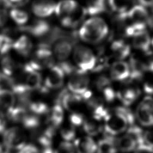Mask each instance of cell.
I'll use <instances>...</instances> for the list:
<instances>
[{"label": "cell", "mask_w": 153, "mask_h": 153, "mask_svg": "<svg viewBox=\"0 0 153 153\" xmlns=\"http://www.w3.org/2000/svg\"><path fill=\"white\" fill-rule=\"evenodd\" d=\"M72 53L74 63L78 70L85 72L93 71L96 63L97 57L90 48L78 44L75 46Z\"/></svg>", "instance_id": "3957f363"}, {"label": "cell", "mask_w": 153, "mask_h": 153, "mask_svg": "<svg viewBox=\"0 0 153 153\" xmlns=\"http://www.w3.org/2000/svg\"><path fill=\"white\" fill-rule=\"evenodd\" d=\"M12 79L4 75V74L0 73V90L2 89H7L5 86L11 87Z\"/></svg>", "instance_id": "bcb514c9"}, {"label": "cell", "mask_w": 153, "mask_h": 153, "mask_svg": "<svg viewBox=\"0 0 153 153\" xmlns=\"http://www.w3.org/2000/svg\"><path fill=\"white\" fill-rule=\"evenodd\" d=\"M13 48L20 55L27 57L32 52L33 43L27 36L23 35L19 37L13 42Z\"/></svg>", "instance_id": "cb8c5ba5"}, {"label": "cell", "mask_w": 153, "mask_h": 153, "mask_svg": "<svg viewBox=\"0 0 153 153\" xmlns=\"http://www.w3.org/2000/svg\"><path fill=\"white\" fill-rule=\"evenodd\" d=\"M11 4V5H16L17 6L22 4H25L27 0H8Z\"/></svg>", "instance_id": "f5cc1de1"}, {"label": "cell", "mask_w": 153, "mask_h": 153, "mask_svg": "<svg viewBox=\"0 0 153 153\" xmlns=\"http://www.w3.org/2000/svg\"><path fill=\"white\" fill-rule=\"evenodd\" d=\"M110 79L116 81H124L129 79L130 69L127 63L118 60L111 64L110 67Z\"/></svg>", "instance_id": "9a60e30c"}, {"label": "cell", "mask_w": 153, "mask_h": 153, "mask_svg": "<svg viewBox=\"0 0 153 153\" xmlns=\"http://www.w3.org/2000/svg\"><path fill=\"white\" fill-rule=\"evenodd\" d=\"M139 3V5H142L143 7L148 8L153 7V0H137Z\"/></svg>", "instance_id": "f907efd6"}, {"label": "cell", "mask_w": 153, "mask_h": 153, "mask_svg": "<svg viewBox=\"0 0 153 153\" xmlns=\"http://www.w3.org/2000/svg\"><path fill=\"white\" fill-rule=\"evenodd\" d=\"M131 0H107V6L116 15L127 13L130 8V3Z\"/></svg>", "instance_id": "83f0119b"}, {"label": "cell", "mask_w": 153, "mask_h": 153, "mask_svg": "<svg viewBox=\"0 0 153 153\" xmlns=\"http://www.w3.org/2000/svg\"><path fill=\"white\" fill-rule=\"evenodd\" d=\"M90 79L87 72L77 70L71 76L68 82L69 92L82 96L88 90Z\"/></svg>", "instance_id": "ba28073f"}, {"label": "cell", "mask_w": 153, "mask_h": 153, "mask_svg": "<svg viewBox=\"0 0 153 153\" xmlns=\"http://www.w3.org/2000/svg\"><path fill=\"white\" fill-rule=\"evenodd\" d=\"M27 136L25 131L20 127L13 126L3 133V142L9 151H19L27 143Z\"/></svg>", "instance_id": "277c9868"}, {"label": "cell", "mask_w": 153, "mask_h": 153, "mask_svg": "<svg viewBox=\"0 0 153 153\" xmlns=\"http://www.w3.org/2000/svg\"><path fill=\"white\" fill-rule=\"evenodd\" d=\"M0 153H3V151H2V145L0 143Z\"/></svg>", "instance_id": "db71d44e"}, {"label": "cell", "mask_w": 153, "mask_h": 153, "mask_svg": "<svg viewBox=\"0 0 153 153\" xmlns=\"http://www.w3.org/2000/svg\"><path fill=\"white\" fill-rule=\"evenodd\" d=\"M143 88L144 91L149 94L148 96L153 95V75L148 76L143 83Z\"/></svg>", "instance_id": "7bdbcfd3"}, {"label": "cell", "mask_w": 153, "mask_h": 153, "mask_svg": "<svg viewBox=\"0 0 153 153\" xmlns=\"http://www.w3.org/2000/svg\"><path fill=\"white\" fill-rule=\"evenodd\" d=\"M65 74L59 65L51 68L45 77L44 86L47 90H56L62 87L64 84Z\"/></svg>", "instance_id": "30bf717a"}, {"label": "cell", "mask_w": 153, "mask_h": 153, "mask_svg": "<svg viewBox=\"0 0 153 153\" xmlns=\"http://www.w3.org/2000/svg\"><path fill=\"white\" fill-rule=\"evenodd\" d=\"M151 45L153 46V37L151 38Z\"/></svg>", "instance_id": "11a10c76"}, {"label": "cell", "mask_w": 153, "mask_h": 153, "mask_svg": "<svg viewBox=\"0 0 153 153\" xmlns=\"http://www.w3.org/2000/svg\"><path fill=\"white\" fill-rule=\"evenodd\" d=\"M78 5L75 0H62L56 4L54 13L61 19L73 13Z\"/></svg>", "instance_id": "d4e9b609"}, {"label": "cell", "mask_w": 153, "mask_h": 153, "mask_svg": "<svg viewBox=\"0 0 153 153\" xmlns=\"http://www.w3.org/2000/svg\"><path fill=\"white\" fill-rule=\"evenodd\" d=\"M74 145L76 153H96L97 142L92 137L84 135L76 137L74 140Z\"/></svg>", "instance_id": "e0dca14e"}, {"label": "cell", "mask_w": 153, "mask_h": 153, "mask_svg": "<svg viewBox=\"0 0 153 153\" xmlns=\"http://www.w3.org/2000/svg\"><path fill=\"white\" fill-rule=\"evenodd\" d=\"M115 145L117 150L123 152H128L134 151L139 143L132 134L126 131L124 134L115 140Z\"/></svg>", "instance_id": "44dd1931"}, {"label": "cell", "mask_w": 153, "mask_h": 153, "mask_svg": "<svg viewBox=\"0 0 153 153\" xmlns=\"http://www.w3.org/2000/svg\"><path fill=\"white\" fill-rule=\"evenodd\" d=\"M76 39L75 33H68L66 35L59 38L54 44L52 53L55 59L59 61H66L72 52L73 42Z\"/></svg>", "instance_id": "5b68a950"}, {"label": "cell", "mask_w": 153, "mask_h": 153, "mask_svg": "<svg viewBox=\"0 0 153 153\" xmlns=\"http://www.w3.org/2000/svg\"><path fill=\"white\" fill-rule=\"evenodd\" d=\"M55 58L50 48L38 47L35 51L32 59L29 64L35 69L41 71L44 69H50L54 66Z\"/></svg>", "instance_id": "52a82bcc"}, {"label": "cell", "mask_w": 153, "mask_h": 153, "mask_svg": "<svg viewBox=\"0 0 153 153\" xmlns=\"http://www.w3.org/2000/svg\"><path fill=\"white\" fill-rule=\"evenodd\" d=\"M134 115L127 106H118L108 112L103 120V130L108 136L114 137L126 132L134 124Z\"/></svg>", "instance_id": "6da1fadb"}, {"label": "cell", "mask_w": 153, "mask_h": 153, "mask_svg": "<svg viewBox=\"0 0 153 153\" xmlns=\"http://www.w3.org/2000/svg\"><path fill=\"white\" fill-rule=\"evenodd\" d=\"M134 153H153V148L145 143L140 144L134 149Z\"/></svg>", "instance_id": "7dc6e473"}, {"label": "cell", "mask_w": 153, "mask_h": 153, "mask_svg": "<svg viewBox=\"0 0 153 153\" xmlns=\"http://www.w3.org/2000/svg\"><path fill=\"white\" fill-rule=\"evenodd\" d=\"M51 28L47 21L43 19H36L28 25L20 27L19 29L33 36L42 38L50 32Z\"/></svg>", "instance_id": "8fae6325"}, {"label": "cell", "mask_w": 153, "mask_h": 153, "mask_svg": "<svg viewBox=\"0 0 153 153\" xmlns=\"http://www.w3.org/2000/svg\"><path fill=\"white\" fill-rule=\"evenodd\" d=\"M130 80H140L142 78L145 72H146L144 61L137 56H132L129 60Z\"/></svg>", "instance_id": "d6986e66"}, {"label": "cell", "mask_w": 153, "mask_h": 153, "mask_svg": "<svg viewBox=\"0 0 153 153\" xmlns=\"http://www.w3.org/2000/svg\"><path fill=\"white\" fill-rule=\"evenodd\" d=\"M75 128L69 123L62 126L60 129V134L63 140L72 142L76 138Z\"/></svg>", "instance_id": "e575fe53"}, {"label": "cell", "mask_w": 153, "mask_h": 153, "mask_svg": "<svg viewBox=\"0 0 153 153\" xmlns=\"http://www.w3.org/2000/svg\"><path fill=\"white\" fill-rule=\"evenodd\" d=\"M58 99L59 102L57 103H59L64 109L71 113L79 112L83 102L81 96L67 91H63L60 94Z\"/></svg>", "instance_id": "9c48e42d"}, {"label": "cell", "mask_w": 153, "mask_h": 153, "mask_svg": "<svg viewBox=\"0 0 153 153\" xmlns=\"http://www.w3.org/2000/svg\"><path fill=\"white\" fill-rule=\"evenodd\" d=\"M141 91L136 86H127L117 91V98L124 106L133 104L140 96Z\"/></svg>", "instance_id": "2e32d148"}, {"label": "cell", "mask_w": 153, "mask_h": 153, "mask_svg": "<svg viewBox=\"0 0 153 153\" xmlns=\"http://www.w3.org/2000/svg\"><path fill=\"white\" fill-rule=\"evenodd\" d=\"M16 95L9 89L0 90V117H8L16 106Z\"/></svg>", "instance_id": "7c38bea8"}, {"label": "cell", "mask_w": 153, "mask_h": 153, "mask_svg": "<svg viewBox=\"0 0 153 153\" xmlns=\"http://www.w3.org/2000/svg\"><path fill=\"white\" fill-rule=\"evenodd\" d=\"M110 48L112 56L118 59V60H122L128 57L130 53V45L121 39L113 41Z\"/></svg>", "instance_id": "603a6c76"}, {"label": "cell", "mask_w": 153, "mask_h": 153, "mask_svg": "<svg viewBox=\"0 0 153 153\" xmlns=\"http://www.w3.org/2000/svg\"><path fill=\"white\" fill-rule=\"evenodd\" d=\"M13 41L12 38L7 33H0V53L6 54L13 48Z\"/></svg>", "instance_id": "8d00e7d4"}, {"label": "cell", "mask_w": 153, "mask_h": 153, "mask_svg": "<svg viewBox=\"0 0 153 153\" xmlns=\"http://www.w3.org/2000/svg\"><path fill=\"white\" fill-rule=\"evenodd\" d=\"M55 153H76L72 142L62 141L54 149Z\"/></svg>", "instance_id": "74e56055"}, {"label": "cell", "mask_w": 153, "mask_h": 153, "mask_svg": "<svg viewBox=\"0 0 153 153\" xmlns=\"http://www.w3.org/2000/svg\"><path fill=\"white\" fill-rule=\"evenodd\" d=\"M107 0H89L85 7L87 14L96 16L107 10Z\"/></svg>", "instance_id": "f1b7e54d"}, {"label": "cell", "mask_w": 153, "mask_h": 153, "mask_svg": "<svg viewBox=\"0 0 153 153\" xmlns=\"http://www.w3.org/2000/svg\"><path fill=\"white\" fill-rule=\"evenodd\" d=\"M17 153H39V148L34 144L27 143Z\"/></svg>", "instance_id": "ee69618b"}, {"label": "cell", "mask_w": 153, "mask_h": 153, "mask_svg": "<svg viewBox=\"0 0 153 153\" xmlns=\"http://www.w3.org/2000/svg\"><path fill=\"white\" fill-rule=\"evenodd\" d=\"M143 143L153 148V129H149L144 131Z\"/></svg>", "instance_id": "f6af8a7d"}, {"label": "cell", "mask_w": 153, "mask_h": 153, "mask_svg": "<svg viewBox=\"0 0 153 153\" xmlns=\"http://www.w3.org/2000/svg\"><path fill=\"white\" fill-rule=\"evenodd\" d=\"M148 111L153 122V97L151 96H146L141 102Z\"/></svg>", "instance_id": "b9f144b4"}, {"label": "cell", "mask_w": 153, "mask_h": 153, "mask_svg": "<svg viewBox=\"0 0 153 153\" xmlns=\"http://www.w3.org/2000/svg\"><path fill=\"white\" fill-rule=\"evenodd\" d=\"M117 151L115 140L112 136L107 135L97 142L96 153H117Z\"/></svg>", "instance_id": "4316f807"}, {"label": "cell", "mask_w": 153, "mask_h": 153, "mask_svg": "<svg viewBox=\"0 0 153 153\" xmlns=\"http://www.w3.org/2000/svg\"><path fill=\"white\" fill-rule=\"evenodd\" d=\"M147 58L143 60L146 71L153 72V54L150 53L147 55Z\"/></svg>", "instance_id": "c3c4849f"}, {"label": "cell", "mask_w": 153, "mask_h": 153, "mask_svg": "<svg viewBox=\"0 0 153 153\" xmlns=\"http://www.w3.org/2000/svg\"><path fill=\"white\" fill-rule=\"evenodd\" d=\"M1 66L3 74L9 77H11L17 69V65L15 60L7 54L2 55L1 59Z\"/></svg>", "instance_id": "4dcf8cb0"}, {"label": "cell", "mask_w": 153, "mask_h": 153, "mask_svg": "<svg viewBox=\"0 0 153 153\" xmlns=\"http://www.w3.org/2000/svg\"><path fill=\"white\" fill-rule=\"evenodd\" d=\"M4 118L0 117V134H3L6 130V122L3 119Z\"/></svg>", "instance_id": "816d5d0a"}, {"label": "cell", "mask_w": 153, "mask_h": 153, "mask_svg": "<svg viewBox=\"0 0 153 153\" xmlns=\"http://www.w3.org/2000/svg\"><path fill=\"white\" fill-rule=\"evenodd\" d=\"M108 33L109 28L106 22L97 16L92 17L84 21L78 33L82 41L91 44L101 42Z\"/></svg>", "instance_id": "7a4b0ae2"}, {"label": "cell", "mask_w": 153, "mask_h": 153, "mask_svg": "<svg viewBox=\"0 0 153 153\" xmlns=\"http://www.w3.org/2000/svg\"><path fill=\"white\" fill-rule=\"evenodd\" d=\"M28 108L32 114L38 117L46 115L50 109V108L45 102L41 101L30 102L28 104Z\"/></svg>", "instance_id": "1f68e13d"}, {"label": "cell", "mask_w": 153, "mask_h": 153, "mask_svg": "<svg viewBox=\"0 0 153 153\" xmlns=\"http://www.w3.org/2000/svg\"><path fill=\"white\" fill-rule=\"evenodd\" d=\"M127 18L132 23L148 25V11L141 5H134L127 11Z\"/></svg>", "instance_id": "ffe728a7"}, {"label": "cell", "mask_w": 153, "mask_h": 153, "mask_svg": "<svg viewBox=\"0 0 153 153\" xmlns=\"http://www.w3.org/2000/svg\"><path fill=\"white\" fill-rule=\"evenodd\" d=\"M101 121L96 120L93 117L85 118L84 122L82 126V127L87 134L89 136L97 135L103 129V126L100 123Z\"/></svg>", "instance_id": "484cf974"}, {"label": "cell", "mask_w": 153, "mask_h": 153, "mask_svg": "<svg viewBox=\"0 0 153 153\" xmlns=\"http://www.w3.org/2000/svg\"><path fill=\"white\" fill-rule=\"evenodd\" d=\"M85 117L80 112L71 113L69 117V123L74 127H79L82 126Z\"/></svg>", "instance_id": "f35d334b"}, {"label": "cell", "mask_w": 153, "mask_h": 153, "mask_svg": "<svg viewBox=\"0 0 153 153\" xmlns=\"http://www.w3.org/2000/svg\"><path fill=\"white\" fill-rule=\"evenodd\" d=\"M134 115L138 122L142 126L146 127L153 126L151 117L146 108L142 102H140L137 106Z\"/></svg>", "instance_id": "f546056e"}, {"label": "cell", "mask_w": 153, "mask_h": 153, "mask_svg": "<svg viewBox=\"0 0 153 153\" xmlns=\"http://www.w3.org/2000/svg\"><path fill=\"white\" fill-rule=\"evenodd\" d=\"M110 78H109L106 75H102L99 76L95 81L96 87L99 90H102L104 88L110 85Z\"/></svg>", "instance_id": "60d3db41"}, {"label": "cell", "mask_w": 153, "mask_h": 153, "mask_svg": "<svg viewBox=\"0 0 153 153\" xmlns=\"http://www.w3.org/2000/svg\"><path fill=\"white\" fill-rule=\"evenodd\" d=\"M7 18L8 14L7 10L4 8L0 9V27L4 26L6 23Z\"/></svg>", "instance_id": "681fc988"}, {"label": "cell", "mask_w": 153, "mask_h": 153, "mask_svg": "<svg viewBox=\"0 0 153 153\" xmlns=\"http://www.w3.org/2000/svg\"><path fill=\"white\" fill-rule=\"evenodd\" d=\"M103 96V100L108 102H112L117 98V91L111 85H109L101 90Z\"/></svg>", "instance_id": "ab89813d"}, {"label": "cell", "mask_w": 153, "mask_h": 153, "mask_svg": "<svg viewBox=\"0 0 153 153\" xmlns=\"http://www.w3.org/2000/svg\"><path fill=\"white\" fill-rule=\"evenodd\" d=\"M87 15L85 7L78 5L76 10L68 16L60 19L61 25L68 29H75L83 22Z\"/></svg>", "instance_id": "4fadbf2b"}, {"label": "cell", "mask_w": 153, "mask_h": 153, "mask_svg": "<svg viewBox=\"0 0 153 153\" xmlns=\"http://www.w3.org/2000/svg\"><path fill=\"white\" fill-rule=\"evenodd\" d=\"M12 20L19 25H24L29 20V15L24 10L19 8H13L10 12Z\"/></svg>", "instance_id": "d6a6232c"}, {"label": "cell", "mask_w": 153, "mask_h": 153, "mask_svg": "<svg viewBox=\"0 0 153 153\" xmlns=\"http://www.w3.org/2000/svg\"><path fill=\"white\" fill-rule=\"evenodd\" d=\"M27 111L24 106L19 105L15 106L10 112L8 117L10 120L15 123H20L27 113Z\"/></svg>", "instance_id": "d590c367"}, {"label": "cell", "mask_w": 153, "mask_h": 153, "mask_svg": "<svg viewBox=\"0 0 153 153\" xmlns=\"http://www.w3.org/2000/svg\"><path fill=\"white\" fill-rule=\"evenodd\" d=\"M47 126L56 129L62 125L64 119V109L59 103H56L46 115Z\"/></svg>", "instance_id": "ac0fdd59"}, {"label": "cell", "mask_w": 153, "mask_h": 153, "mask_svg": "<svg viewBox=\"0 0 153 153\" xmlns=\"http://www.w3.org/2000/svg\"><path fill=\"white\" fill-rule=\"evenodd\" d=\"M21 123L27 130H35L40 124V120L38 116L27 112Z\"/></svg>", "instance_id": "836d02e7"}, {"label": "cell", "mask_w": 153, "mask_h": 153, "mask_svg": "<svg viewBox=\"0 0 153 153\" xmlns=\"http://www.w3.org/2000/svg\"><path fill=\"white\" fill-rule=\"evenodd\" d=\"M132 44L136 49L146 53V55L151 53V38L146 30L134 36Z\"/></svg>", "instance_id": "7402d4cb"}, {"label": "cell", "mask_w": 153, "mask_h": 153, "mask_svg": "<svg viewBox=\"0 0 153 153\" xmlns=\"http://www.w3.org/2000/svg\"><path fill=\"white\" fill-rule=\"evenodd\" d=\"M13 80L23 85L29 91L40 89L42 86V77L39 71L33 68L29 63L23 66L22 79L19 81Z\"/></svg>", "instance_id": "8992f818"}, {"label": "cell", "mask_w": 153, "mask_h": 153, "mask_svg": "<svg viewBox=\"0 0 153 153\" xmlns=\"http://www.w3.org/2000/svg\"><path fill=\"white\" fill-rule=\"evenodd\" d=\"M56 5L54 0H33L31 8L35 16L44 18L50 16L54 13Z\"/></svg>", "instance_id": "5bb4252c"}]
</instances>
